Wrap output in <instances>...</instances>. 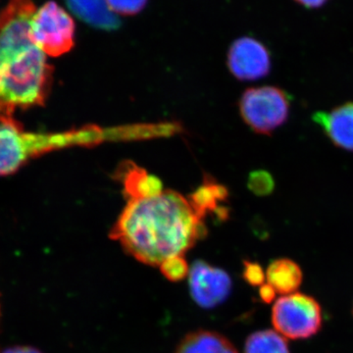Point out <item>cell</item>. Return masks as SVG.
<instances>
[{
	"label": "cell",
	"mask_w": 353,
	"mask_h": 353,
	"mask_svg": "<svg viewBox=\"0 0 353 353\" xmlns=\"http://www.w3.org/2000/svg\"><path fill=\"white\" fill-rule=\"evenodd\" d=\"M230 71L241 81H255L268 75L270 54L263 44L252 38L236 39L228 53Z\"/></svg>",
	"instance_id": "obj_8"
},
{
	"label": "cell",
	"mask_w": 353,
	"mask_h": 353,
	"mask_svg": "<svg viewBox=\"0 0 353 353\" xmlns=\"http://www.w3.org/2000/svg\"><path fill=\"white\" fill-rule=\"evenodd\" d=\"M352 313H353V311H352Z\"/></svg>",
	"instance_id": "obj_21"
},
{
	"label": "cell",
	"mask_w": 353,
	"mask_h": 353,
	"mask_svg": "<svg viewBox=\"0 0 353 353\" xmlns=\"http://www.w3.org/2000/svg\"><path fill=\"white\" fill-rule=\"evenodd\" d=\"M159 267L164 277L174 283L183 280L190 273L189 265L183 256L172 257Z\"/></svg>",
	"instance_id": "obj_14"
},
{
	"label": "cell",
	"mask_w": 353,
	"mask_h": 353,
	"mask_svg": "<svg viewBox=\"0 0 353 353\" xmlns=\"http://www.w3.org/2000/svg\"><path fill=\"white\" fill-rule=\"evenodd\" d=\"M299 3L303 4L304 6L307 7H319L324 3L326 0H296Z\"/></svg>",
	"instance_id": "obj_20"
},
{
	"label": "cell",
	"mask_w": 353,
	"mask_h": 353,
	"mask_svg": "<svg viewBox=\"0 0 353 353\" xmlns=\"http://www.w3.org/2000/svg\"><path fill=\"white\" fill-rule=\"evenodd\" d=\"M272 324L290 340H306L322 328V308L314 297L294 292L283 296L272 308Z\"/></svg>",
	"instance_id": "obj_4"
},
{
	"label": "cell",
	"mask_w": 353,
	"mask_h": 353,
	"mask_svg": "<svg viewBox=\"0 0 353 353\" xmlns=\"http://www.w3.org/2000/svg\"><path fill=\"white\" fill-rule=\"evenodd\" d=\"M67 6L77 17L97 29L112 31L120 20L109 10L105 0H66Z\"/></svg>",
	"instance_id": "obj_10"
},
{
	"label": "cell",
	"mask_w": 353,
	"mask_h": 353,
	"mask_svg": "<svg viewBox=\"0 0 353 353\" xmlns=\"http://www.w3.org/2000/svg\"><path fill=\"white\" fill-rule=\"evenodd\" d=\"M3 353H41L39 350L30 347H16L8 348Z\"/></svg>",
	"instance_id": "obj_19"
},
{
	"label": "cell",
	"mask_w": 353,
	"mask_h": 353,
	"mask_svg": "<svg viewBox=\"0 0 353 353\" xmlns=\"http://www.w3.org/2000/svg\"><path fill=\"white\" fill-rule=\"evenodd\" d=\"M243 279H245L248 284L253 285V287H259V285L264 284L266 273H264L263 269H262V267L259 263L245 261Z\"/></svg>",
	"instance_id": "obj_16"
},
{
	"label": "cell",
	"mask_w": 353,
	"mask_h": 353,
	"mask_svg": "<svg viewBox=\"0 0 353 353\" xmlns=\"http://www.w3.org/2000/svg\"><path fill=\"white\" fill-rule=\"evenodd\" d=\"M206 213L194 197L161 190L128 199L110 238L141 263L160 266L172 257L183 256L204 236Z\"/></svg>",
	"instance_id": "obj_1"
},
{
	"label": "cell",
	"mask_w": 353,
	"mask_h": 353,
	"mask_svg": "<svg viewBox=\"0 0 353 353\" xmlns=\"http://www.w3.org/2000/svg\"><path fill=\"white\" fill-rule=\"evenodd\" d=\"M240 109L243 120L253 131L269 134L287 121L290 101L281 88H248L241 97Z\"/></svg>",
	"instance_id": "obj_6"
},
{
	"label": "cell",
	"mask_w": 353,
	"mask_h": 353,
	"mask_svg": "<svg viewBox=\"0 0 353 353\" xmlns=\"http://www.w3.org/2000/svg\"><path fill=\"white\" fill-rule=\"evenodd\" d=\"M190 294L197 305L215 307L229 296L232 281L226 272L211 266L206 262H194L190 268Z\"/></svg>",
	"instance_id": "obj_7"
},
{
	"label": "cell",
	"mask_w": 353,
	"mask_h": 353,
	"mask_svg": "<svg viewBox=\"0 0 353 353\" xmlns=\"http://www.w3.org/2000/svg\"><path fill=\"white\" fill-rule=\"evenodd\" d=\"M30 37L44 54L61 57L75 44V22L57 2L48 1L34 11L30 23Z\"/></svg>",
	"instance_id": "obj_5"
},
{
	"label": "cell",
	"mask_w": 353,
	"mask_h": 353,
	"mask_svg": "<svg viewBox=\"0 0 353 353\" xmlns=\"http://www.w3.org/2000/svg\"><path fill=\"white\" fill-rule=\"evenodd\" d=\"M276 294H277V292H276V290H274V288L269 285L268 283L260 285L259 296L260 299H261L263 303H272V301L276 299Z\"/></svg>",
	"instance_id": "obj_18"
},
{
	"label": "cell",
	"mask_w": 353,
	"mask_h": 353,
	"mask_svg": "<svg viewBox=\"0 0 353 353\" xmlns=\"http://www.w3.org/2000/svg\"><path fill=\"white\" fill-rule=\"evenodd\" d=\"M175 353H239L233 343L216 332L201 331L188 334Z\"/></svg>",
	"instance_id": "obj_12"
},
{
	"label": "cell",
	"mask_w": 353,
	"mask_h": 353,
	"mask_svg": "<svg viewBox=\"0 0 353 353\" xmlns=\"http://www.w3.org/2000/svg\"><path fill=\"white\" fill-rule=\"evenodd\" d=\"M245 353H290L282 334L273 330L255 332L245 341Z\"/></svg>",
	"instance_id": "obj_13"
},
{
	"label": "cell",
	"mask_w": 353,
	"mask_h": 353,
	"mask_svg": "<svg viewBox=\"0 0 353 353\" xmlns=\"http://www.w3.org/2000/svg\"><path fill=\"white\" fill-rule=\"evenodd\" d=\"M313 120L339 148L353 152V102L330 111L317 112Z\"/></svg>",
	"instance_id": "obj_9"
},
{
	"label": "cell",
	"mask_w": 353,
	"mask_h": 353,
	"mask_svg": "<svg viewBox=\"0 0 353 353\" xmlns=\"http://www.w3.org/2000/svg\"><path fill=\"white\" fill-rule=\"evenodd\" d=\"M32 0H10L0 12V119L41 106L50 94L53 68L32 43Z\"/></svg>",
	"instance_id": "obj_2"
},
{
	"label": "cell",
	"mask_w": 353,
	"mask_h": 353,
	"mask_svg": "<svg viewBox=\"0 0 353 353\" xmlns=\"http://www.w3.org/2000/svg\"><path fill=\"white\" fill-rule=\"evenodd\" d=\"M85 141L83 132H28L14 118L0 119V176L15 173L32 158Z\"/></svg>",
	"instance_id": "obj_3"
},
{
	"label": "cell",
	"mask_w": 353,
	"mask_h": 353,
	"mask_svg": "<svg viewBox=\"0 0 353 353\" xmlns=\"http://www.w3.org/2000/svg\"><path fill=\"white\" fill-rule=\"evenodd\" d=\"M252 188L259 194H267L274 189V181L266 172H260L252 176Z\"/></svg>",
	"instance_id": "obj_17"
},
{
	"label": "cell",
	"mask_w": 353,
	"mask_h": 353,
	"mask_svg": "<svg viewBox=\"0 0 353 353\" xmlns=\"http://www.w3.org/2000/svg\"><path fill=\"white\" fill-rule=\"evenodd\" d=\"M266 280L277 294L288 296L296 292L303 284V270L294 260L276 259L267 268Z\"/></svg>",
	"instance_id": "obj_11"
},
{
	"label": "cell",
	"mask_w": 353,
	"mask_h": 353,
	"mask_svg": "<svg viewBox=\"0 0 353 353\" xmlns=\"http://www.w3.org/2000/svg\"><path fill=\"white\" fill-rule=\"evenodd\" d=\"M109 10L116 16H134L143 10L148 0H105Z\"/></svg>",
	"instance_id": "obj_15"
}]
</instances>
